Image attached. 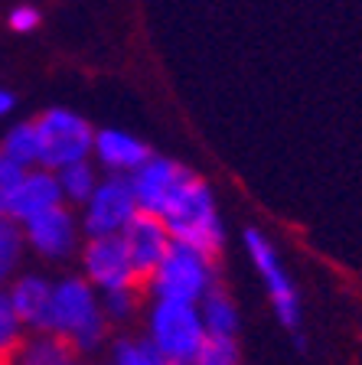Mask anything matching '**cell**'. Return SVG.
<instances>
[{"instance_id": "6da1fadb", "label": "cell", "mask_w": 362, "mask_h": 365, "mask_svg": "<svg viewBox=\"0 0 362 365\" xmlns=\"http://www.w3.org/2000/svg\"><path fill=\"white\" fill-rule=\"evenodd\" d=\"M46 333H56L59 339H66V346L76 356L79 352H95L105 342V333H108L101 294L85 277H62V281H56Z\"/></svg>"}, {"instance_id": "7a4b0ae2", "label": "cell", "mask_w": 362, "mask_h": 365, "mask_svg": "<svg viewBox=\"0 0 362 365\" xmlns=\"http://www.w3.org/2000/svg\"><path fill=\"white\" fill-rule=\"evenodd\" d=\"M164 225L170 228L174 242L189 245L209 258H216L226 245V225H222L219 209H216V196L199 176H193L183 186L174 205L164 212Z\"/></svg>"}, {"instance_id": "3957f363", "label": "cell", "mask_w": 362, "mask_h": 365, "mask_svg": "<svg viewBox=\"0 0 362 365\" xmlns=\"http://www.w3.org/2000/svg\"><path fill=\"white\" fill-rule=\"evenodd\" d=\"M147 290L154 300H174V304H193L199 307L216 284V258L203 251L189 248L183 242H174L166 258L157 264V271L147 277Z\"/></svg>"}, {"instance_id": "277c9868", "label": "cell", "mask_w": 362, "mask_h": 365, "mask_svg": "<svg viewBox=\"0 0 362 365\" xmlns=\"http://www.w3.org/2000/svg\"><path fill=\"white\" fill-rule=\"evenodd\" d=\"M147 339L170 365L189 362L209 342L203 313L193 304H174V300H154L147 310Z\"/></svg>"}, {"instance_id": "5b68a950", "label": "cell", "mask_w": 362, "mask_h": 365, "mask_svg": "<svg viewBox=\"0 0 362 365\" xmlns=\"http://www.w3.org/2000/svg\"><path fill=\"white\" fill-rule=\"evenodd\" d=\"M36 134H39V167L43 170H59L91 160V144H95V130L89 128L85 118L66 108H49L36 118Z\"/></svg>"}, {"instance_id": "8992f818", "label": "cell", "mask_w": 362, "mask_h": 365, "mask_svg": "<svg viewBox=\"0 0 362 365\" xmlns=\"http://www.w3.org/2000/svg\"><path fill=\"white\" fill-rule=\"evenodd\" d=\"M245 251H248L251 264H255V271L261 274L264 287H268V297H271L281 327L291 329V333L297 336V342H301V297H297V287H294V281H291L287 267L281 264L274 245L268 242L258 228H248V232H245Z\"/></svg>"}, {"instance_id": "52a82bcc", "label": "cell", "mask_w": 362, "mask_h": 365, "mask_svg": "<svg viewBox=\"0 0 362 365\" xmlns=\"http://www.w3.org/2000/svg\"><path fill=\"white\" fill-rule=\"evenodd\" d=\"M137 215V199L128 176H101L91 199L82 205L79 225L89 238L121 235Z\"/></svg>"}, {"instance_id": "ba28073f", "label": "cell", "mask_w": 362, "mask_h": 365, "mask_svg": "<svg viewBox=\"0 0 362 365\" xmlns=\"http://www.w3.org/2000/svg\"><path fill=\"white\" fill-rule=\"evenodd\" d=\"M82 277L99 290H124V287H137L141 277L134 271V261L128 255V245L121 235H108V238H89L82 245Z\"/></svg>"}, {"instance_id": "9c48e42d", "label": "cell", "mask_w": 362, "mask_h": 365, "mask_svg": "<svg viewBox=\"0 0 362 365\" xmlns=\"http://www.w3.org/2000/svg\"><path fill=\"white\" fill-rule=\"evenodd\" d=\"M193 176H196L193 170H186V167H180V163H174V160L154 153L141 170H134V173L128 176L131 190H134V199H137V212L164 219V212L174 205V199L180 196L183 186H186Z\"/></svg>"}, {"instance_id": "30bf717a", "label": "cell", "mask_w": 362, "mask_h": 365, "mask_svg": "<svg viewBox=\"0 0 362 365\" xmlns=\"http://www.w3.org/2000/svg\"><path fill=\"white\" fill-rule=\"evenodd\" d=\"M20 228H23V242L49 261L72 258L79 248V232H82L76 212L69 205H56V209L36 215V219H30Z\"/></svg>"}, {"instance_id": "8fae6325", "label": "cell", "mask_w": 362, "mask_h": 365, "mask_svg": "<svg viewBox=\"0 0 362 365\" xmlns=\"http://www.w3.org/2000/svg\"><path fill=\"white\" fill-rule=\"evenodd\" d=\"M124 245H128V255L134 261V271L141 277V284L157 271V264L166 258V251L174 245V235H170V228L164 225V219L157 215H147V212H137L131 219V225L121 232Z\"/></svg>"}, {"instance_id": "7c38bea8", "label": "cell", "mask_w": 362, "mask_h": 365, "mask_svg": "<svg viewBox=\"0 0 362 365\" xmlns=\"http://www.w3.org/2000/svg\"><path fill=\"white\" fill-rule=\"evenodd\" d=\"M151 147L137 140L134 134L118 128L95 130V144H91V160L101 170H108V176H131L134 170H141L151 160Z\"/></svg>"}, {"instance_id": "4fadbf2b", "label": "cell", "mask_w": 362, "mask_h": 365, "mask_svg": "<svg viewBox=\"0 0 362 365\" xmlns=\"http://www.w3.org/2000/svg\"><path fill=\"white\" fill-rule=\"evenodd\" d=\"M53 287L56 284L43 274H16L7 287L10 307H14L16 319L23 329L30 333H46L49 327V307H53Z\"/></svg>"}, {"instance_id": "5bb4252c", "label": "cell", "mask_w": 362, "mask_h": 365, "mask_svg": "<svg viewBox=\"0 0 362 365\" xmlns=\"http://www.w3.org/2000/svg\"><path fill=\"white\" fill-rule=\"evenodd\" d=\"M56 205H66L62 202V192H59V180H56L53 170H43V167H33L23 173L20 186L14 192V202H10V222L16 225H26L30 219L36 215L49 212Z\"/></svg>"}, {"instance_id": "9a60e30c", "label": "cell", "mask_w": 362, "mask_h": 365, "mask_svg": "<svg viewBox=\"0 0 362 365\" xmlns=\"http://www.w3.org/2000/svg\"><path fill=\"white\" fill-rule=\"evenodd\" d=\"M14 359L20 365H66L76 359V352L69 349L66 339H59L56 333H30L23 336Z\"/></svg>"}, {"instance_id": "2e32d148", "label": "cell", "mask_w": 362, "mask_h": 365, "mask_svg": "<svg viewBox=\"0 0 362 365\" xmlns=\"http://www.w3.org/2000/svg\"><path fill=\"white\" fill-rule=\"evenodd\" d=\"M199 313H203L209 339H235L238 336V310H235V300L222 287H216L199 304Z\"/></svg>"}, {"instance_id": "e0dca14e", "label": "cell", "mask_w": 362, "mask_h": 365, "mask_svg": "<svg viewBox=\"0 0 362 365\" xmlns=\"http://www.w3.org/2000/svg\"><path fill=\"white\" fill-rule=\"evenodd\" d=\"M0 157H7L10 163H16L20 170H33L39 167V134H36V121H23L4 134L0 140Z\"/></svg>"}, {"instance_id": "ac0fdd59", "label": "cell", "mask_w": 362, "mask_h": 365, "mask_svg": "<svg viewBox=\"0 0 362 365\" xmlns=\"http://www.w3.org/2000/svg\"><path fill=\"white\" fill-rule=\"evenodd\" d=\"M56 180H59L62 202L66 205H85L91 199V192H95V186H99L101 176H99V170H95L91 160H82V163H72V167L59 170Z\"/></svg>"}, {"instance_id": "d6986e66", "label": "cell", "mask_w": 362, "mask_h": 365, "mask_svg": "<svg viewBox=\"0 0 362 365\" xmlns=\"http://www.w3.org/2000/svg\"><path fill=\"white\" fill-rule=\"evenodd\" d=\"M23 228L10 219H0V290H7L16 277V267L23 258Z\"/></svg>"}, {"instance_id": "ffe728a7", "label": "cell", "mask_w": 362, "mask_h": 365, "mask_svg": "<svg viewBox=\"0 0 362 365\" xmlns=\"http://www.w3.org/2000/svg\"><path fill=\"white\" fill-rule=\"evenodd\" d=\"M108 365H170L164 356L157 352L147 336L144 339H131V336H121L111 346V356H108Z\"/></svg>"}, {"instance_id": "44dd1931", "label": "cell", "mask_w": 362, "mask_h": 365, "mask_svg": "<svg viewBox=\"0 0 362 365\" xmlns=\"http://www.w3.org/2000/svg\"><path fill=\"white\" fill-rule=\"evenodd\" d=\"M23 336H26V329H23V323L16 319L14 307H10L7 290H0V362L16 356Z\"/></svg>"}, {"instance_id": "7402d4cb", "label": "cell", "mask_w": 362, "mask_h": 365, "mask_svg": "<svg viewBox=\"0 0 362 365\" xmlns=\"http://www.w3.org/2000/svg\"><path fill=\"white\" fill-rule=\"evenodd\" d=\"M101 310H105L108 323H124V319H131L137 313V287L101 294Z\"/></svg>"}, {"instance_id": "603a6c76", "label": "cell", "mask_w": 362, "mask_h": 365, "mask_svg": "<svg viewBox=\"0 0 362 365\" xmlns=\"http://www.w3.org/2000/svg\"><path fill=\"white\" fill-rule=\"evenodd\" d=\"M176 365H238V346L235 339H209L189 362Z\"/></svg>"}, {"instance_id": "cb8c5ba5", "label": "cell", "mask_w": 362, "mask_h": 365, "mask_svg": "<svg viewBox=\"0 0 362 365\" xmlns=\"http://www.w3.org/2000/svg\"><path fill=\"white\" fill-rule=\"evenodd\" d=\"M23 173H26V170L10 163L7 157H0V219L10 215V202H14V192H16V186H20Z\"/></svg>"}, {"instance_id": "d4e9b609", "label": "cell", "mask_w": 362, "mask_h": 365, "mask_svg": "<svg viewBox=\"0 0 362 365\" xmlns=\"http://www.w3.org/2000/svg\"><path fill=\"white\" fill-rule=\"evenodd\" d=\"M39 10L36 7H14L10 10V16H7V23H10V30L14 33H33L39 26Z\"/></svg>"}, {"instance_id": "484cf974", "label": "cell", "mask_w": 362, "mask_h": 365, "mask_svg": "<svg viewBox=\"0 0 362 365\" xmlns=\"http://www.w3.org/2000/svg\"><path fill=\"white\" fill-rule=\"evenodd\" d=\"M16 108V98H14V91H7L4 85H0V118H7L10 111Z\"/></svg>"}, {"instance_id": "4316f807", "label": "cell", "mask_w": 362, "mask_h": 365, "mask_svg": "<svg viewBox=\"0 0 362 365\" xmlns=\"http://www.w3.org/2000/svg\"><path fill=\"white\" fill-rule=\"evenodd\" d=\"M0 365H20V362H16V359H7V362H0Z\"/></svg>"}, {"instance_id": "83f0119b", "label": "cell", "mask_w": 362, "mask_h": 365, "mask_svg": "<svg viewBox=\"0 0 362 365\" xmlns=\"http://www.w3.org/2000/svg\"><path fill=\"white\" fill-rule=\"evenodd\" d=\"M66 365H82V362H76V359H72V362H66Z\"/></svg>"}]
</instances>
